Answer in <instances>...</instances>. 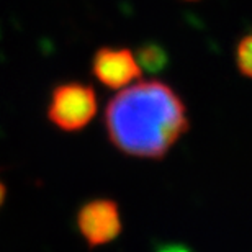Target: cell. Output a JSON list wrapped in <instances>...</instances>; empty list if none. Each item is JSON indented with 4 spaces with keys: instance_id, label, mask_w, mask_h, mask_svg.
Wrapping results in <instances>:
<instances>
[{
    "instance_id": "1",
    "label": "cell",
    "mask_w": 252,
    "mask_h": 252,
    "mask_svg": "<svg viewBox=\"0 0 252 252\" xmlns=\"http://www.w3.org/2000/svg\"><path fill=\"white\" fill-rule=\"evenodd\" d=\"M108 139L129 158L160 160L190 128L180 95L160 80L118 92L105 108Z\"/></svg>"
},
{
    "instance_id": "2",
    "label": "cell",
    "mask_w": 252,
    "mask_h": 252,
    "mask_svg": "<svg viewBox=\"0 0 252 252\" xmlns=\"http://www.w3.org/2000/svg\"><path fill=\"white\" fill-rule=\"evenodd\" d=\"M48 120L59 129L74 133L84 129L97 115V95L92 85L65 82L54 87L48 103Z\"/></svg>"
},
{
    "instance_id": "3",
    "label": "cell",
    "mask_w": 252,
    "mask_h": 252,
    "mask_svg": "<svg viewBox=\"0 0 252 252\" xmlns=\"http://www.w3.org/2000/svg\"><path fill=\"white\" fill-rule=\"evenodd\" d=\"M75 223L90 249L110 244L123 231L120 206L112 198H94L84 203L77 211Z\"/></svg>"
},
{
    "instance_id": "4",
    "label": "cell",
    "mask_w": 252,
    "mask_h": 252,
    "mask_svg": "<svg viewBox=\"0 0 252 252\" xmlns=\"http://www.w3.org/2000/svg\"><path fill=\"white\" fill-rule=\"evenodd\" d=\"M134 54L126 48H100L94 56L92 74L105 87L120 90L141 77Z\"/></svg>"
},
{
    "instance_id": "5",
    "label": "cell",
    "mask_w": 252,
    "mask_h": 252,
    "mask_svg": "<svg viewBox=\"0 0 252 252\" xmlns=\"http://www.w3.org/2000/svg\"><path fill=\"white\" fill-rule=\"evenodd\" d=\"M136 63L149 74H158L169 64V56L162 46L156 43H146L136 51Z\"/></svg>"
},
{
    "instance_id": "6",
    "label": "cell",
    "mask_w": 252,
    "mask_h": 252,
    "mask_svg": "<svg viewBox=\"0 0 252 252\" xmlns=\"http://www.w3.org/2000/svg\"><path fill=\"white\" fill-rule=\"evenodd\" d=\"M251 34H246V36L238 43V48H236V64H238L239 72L244 75V77H251L252 74V59H251Z\"/></svg>"
},
{
    "instance_id": "7",
    "label": "cell",
    "mask_w": 252,
    "mask_h": 252,
    "mask_svg": "<svg viewBox=\"0 0 252 252\" xmlns=\"http://www.w3.org/2000/svg\"><path fill=\"white\" fill-rule=\"evenodd\" d=\"M156 252H193L189 246L179 243H164L156 248Z\"/></svg>"
},
{
    "instance_id": "8",
    "label": "cell",
    "mask_w": 252,
    "mask_h": 252,
    "mask_svg": "<svg viewBox=\"0 0 252 252\" xmlns=\"http://www.w3.org/2000/svg\"><path fill=\"white\" fill-rule=\"evenodd\" d=\"M5 198H7V185H5L3 180L0 179V208L3 206Z\"/></svg>"
}]
</instances>
